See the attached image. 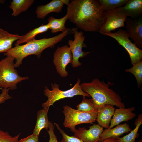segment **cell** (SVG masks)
Listing matches in <instances>:
<instances>
[{
  "label": "cell",
  "instance_id": "obj_1",
  "mask_svg": "<svg viewBox=\"0 0 142 142\" xmlns=\"http://www.w3.org/2000/svg\"><path fill=\"white\" fill-rule=\"evenodd\" d=\"M105 12L99 0H72L67 6L66 14L77 28L99 32L105 22Z\"/></svg>",
  "mask_w": 142,
  "mask_h": 142
},
{
  "label": "cell",
  "instance_id": "obj_2",
  "mask_svg": "<svg viewBox=\"0 0 142 142\" xmlns=\"http://www.w3.org/2000/svg\"><path fill=\"white\" fill-rule=\"evenodd\" d=\"M73 33V28H68L65 31L54 37L49 38L45 37L38 40L35 39L25 44L15 46L5 53L4 55L14 58L16 60L14 64L15 67H19L22 64L23 59L26 57L34 55L40 58L42 52L45 49L54 47L55 44L62 40L67 35Z\"/></svg>",
  "mask_w": 142,
  "mask_h": 142
},
{
  "label": "cell",
  "instance_id": "obj_3",
  "mask_svg": "<svg viewBox=\"0 0 142 142\" xmlns=\"http://www.w3.org/2000/svg\"><path fill=\"white\" fill-rule=\"evenodd\" d=\"M80 85L82 90L92 97L97 109L106 104L115 105L119 108H125L119 94L109 88V85L104 81L96 78L90 82H84Z\"/></svg>",
  "mask_w": 142,
  "mask_h": 142
},
{
  "label": "cell",
  "instance_id": "obj_4",
  "mask_svg": "<svg viewBox=\"0 0 142 142\" xmlns=\"http://www.w3.org/2000/svg\"><path fill=\"white\" fill-rule=\"evenodd\" d=\"M15 59L7 56L0 61V87L14 90L17 85L22 80L28 79V77H21L15 69Z\"/></svg>",
  "mask_w": 142,
  "mask_h": 142
},
{
  "label": "cell",
  "instance_id": "obj_5",
  "mask_svg": "<svg viewBox=\"0 0 142 142\" xmlns=\"http://www.w3.org/2000/svg\"><path fill=\"white\" fill-rule=\"evenodd\" d=\"M63 112L65 118L64 126L69 128L74 133L76 130L75 126L84 123L93 124L96 121L97 110L89 112H84L75 109L70 106H63Z\"/></svg>",
  "mask_w": 142,
  "mask_h": 142
},
{
  "label": "cell",
  "instance_id": "obj_6",
  "mask_svg": "<svg viewBox=\"0 0 142 142\" xmlns=\"http://www.w3.org/2000/svg\"><path fill=\"white\" fill-rule=\"evenodd\" d=\"M80 80L78 79L77 82L70 89L66 91H62L59 89V85L55 83L51 84L52 90L45 87L44 94L48 98V99L42 104L43 108H46L53 105L54 103L60 99L66 98L73 97L77 95L89 97L90 96L82 89L80 85Z\"/></svg>",
  "mask_w": 142,
  "mask_h": 142
},
{
  "label": "cell",
  "instance_id": "obj_7",
  "mask_svg": "<svg viewBox=\"0 0 142 142\" xmlns=\"http://www.w3.org/2000/svg\"><path fill=\"white\" fill-rule=\"evenodd\" d=\"M112 37L123 47L128 53L133 65L142 59V50L132 42L125 30L120 29L114 32L104 34Z\"/></svg>",
  "mask_w": 142,
  "mask_h": 142
},
{
  "label": "cell",
  "instance_id": "obj_8",
  "mask_svg": "<svg viewBox=\"0 0 142 142\" xmlns=\"http://www.w3.org/2000/svg\"><path fill=\"white\" fill-rule=\"evenodd\" d=\"M105 21L99 32L101 34L111 32L115 29L125 26V22L127 16L123 6L106 11Z\"/></svg>",
  "mask_w": 142,
  "mask_h": 142
},
{
  "label": "cell",
  "instance_id": "obj_9",
  "mask_svg": "<svg viewBox=\"0 0 142 142\" xmlns=\"http://www.w3.org/2000/svg\"><path fill=\"white\" fill-rule=\"evenodd\" d=\"M78 28H75L74 30V40H69L68 42L72 55V64L74 68L80 66L82 63L79 61V58L85 57L90 53L82 51L83 47H87V45L84 43L85 37L83 32L78 31Z\"/></svg>",
  "mask_w": 142,
  "mask_h": 142
},
{
  "label": "cell",
  "instance_id": "obj_10",
  "mask_svg": "<svg viewBox=\"0 0 142 142\" xmlns=\"http://www.w3.org/2000/svg\"><path fill=\"white\" fill-rule=\"evenodd\" d=\"M53 62L56 71L62 77H65L68 75L66 68L69 63H71L73 57L69 47L65 45L58 47L54 54Z\"/></svg>",
  "mask_w": 142,
  "mask_h": 142
},
{
  "label": "cell",
  "instance_id": "obj_11",
  "mask_svg": "<svg viewBox=\"0 0 142 142\" xmlns=\"http://www.w3.org/2000/svg\"><path fill=\"white\" fill-rule=\"evenodd\" d=\"M125 30L129 37L137 47L142 48V17L133 19L127 17L125 20Z\"/></svg>",
  "mask_w": 142,
  "mask_h": 142
},
{
  "label": "cell",
  "instance_id": "obj_12",
  "mask_svg": "<svg viewBox=\"0 0 142 142\" xmlns=\"http://www.w3.org/2000/svg\"><path fill=\"white\" fill-rule=\"evenodd\" d=\"M89 129L84 127L79 128L74 133V136L83 142H98L103 128L98 124L90 126Z\"/></svg>",
  "mask_w": 142,
  "mask_h": 142
},
{
  "label": "cell",
  "instance_id": "obj_13",
  "mask_svg": "<svg viewBox=\"0 0 142 142\" xmlns=\"http://www.w3.org/2000/svg\"><path fill=\"white\" fill-rule=\"evenodd\" d=\"M97 109L96 121L98 124L103 128H109V124L115 110L114 105L105 104L98 108Z\"/></svg>",
  "mask_w": 142,
  "mask_h": 142
},
{
  "label": "cell",
  "instance_id": "obj_14",
  "mask_svg": "<svg viewBox=\"0 0 142 142\" xmlns=\"http://www.w3.org/2000/svg\"><path fill=\"white\" fill-rule=\"evenodd\" d=\"M135 110L134 106L127 108H121L115 109L109 128H113L122 122H126L133 119L136 116V114L133 112Z\"/></svg>",
  "mask_w": 142,
  "mask_h": 142
},
{
  "label": "cell",
  "instance_id": "obj_15",
  "mask_svg": "<svg viewBox=\"0 0 142 142\" xmlns=\"http://www.w3.org/2000/svg\"><path fill=\"white\" fill-rule=\"evenodd\" d=\"M63 5L61 0H52L47 4L38 6L36 10L37 17L43 19L50 13L55 12L58 14L62 12Z\"/></svg>",
  "mask_w": 142,
  "mask_h": 142
},
{
  "label": "cell",
  "instance_id": "obj_16",
  "mask_svg": "<svg viewBox=\"0 0 142 142\" xmlns=\"http://www.w3.org/2000/svg\"><path fill=\"white\" fill-rule=\"evenodd\" d=\"M132 130L126 122L123 124H119L113 128L106 129L103 130L98 142L109 138L118 139L123 134L130 132Z\"/></svg>",
  "mask_w": 142,
  "mask_h": 142
},
{
  "label": "cell",
  "instance_id": "obj_17",
  "mask_svg": "<svg viewBox=\"0 0 142 142\" xmlns=\"http://www.w3.org/2000/svg\"><path fill=\"white\" fill-rule=\"evenodd\" d=\"M21 36L11 34L0 28V53H5L10 49L13 43L18 40Z\"/></svg>",
  "mask_w": 142,
  "mask_h": 142
},
{
  "label": "cell",
  "instance_id": "obj_18",
  "mask_svg": "<svg viewBox=\"0 0 142 142\" xmlns=\"http://www.w3.org/2000/svg\"><path fill=\"white\" fill-rule=\"evenodd\" d=\"M123 7L127 17L138 18L141 16L142 0H128Z\"/></svg>",
  "mask_w": 142,
  "mask_h": 142
},
{
  "label": "cell",
  "instance_id": "obj_19",
  "mask_svg": "<svg viewBox=\"0 0 142 142\" xmlns=\"http://www.w3.org/2000/svg\"><path fill=\"white\" fill-rule=\"evenodd\" d=\"M49 107L43 108L39 111L37 115L36 122L33 134L39 136L40 131L43 128L48 130L49 128V122L48 113Z\"/></svg>",
  "mask_w": 142,
  "mask_h": 142
},
{
  "label": "cell",
  "instance_id": "obj_20",
  "mask_svg": "<svg viewBox=\"0 0 142 142\" xmlns=\"http://www.w3.org/2000/svg\"><path fill=\"white\" fill-rule=\"evenodd\" d=\"M49 29V27L48 23L45 25L42 24L39 27L30 30L25 34L22 36L20 38L16 41L15 44V46L19 45L22 43H27L35 39L37 35L45 32Z\"/></svg>",
  "mask_w": 142,
  "mask_h": 142
},
{
  "label": "cell",
  "instance_id": "obj_21",
  "mask_svg": "<svg viewBox=\"0 0 142 142\" xmlns=\"http://www.w3.org/2000/svg\"><path fill=\"white\" fill-rule=\"evenodd\" d=\"M34 0H13L10 2L9 8L13 10L12 15L17 16L28 9L33 4Z\"/></svg>",
  "mask_w": 142,
  "mask_h": 142
},
{
  "label": "cell",
  "instance_id": "obj_22",
  "mask_svg": "<svg viewBox=\"0 0 142 142\" xmlns=\"http://www.w3.org/2000/svg\"><path fill=\"white\" fill-rule=\"evenodd\" d=\"M68 19L66 14L64 17L60 19H57L52 16L49 17L48 19V24L49 29L52 33H54L59 31L64 32L67 29L65 25L66 21Z\"/></svg>",
  "mask_w": 142,
  "mask_h": 142
},
{
  "label": "cell",
  "instance_id": "obj_23",
  "mask_svg": "<svg viewBox=\"0 0 142 142\" xmlns=\"http://www.w3.org/2000/svg\"><path fill=\"white\" fill-rule=\"evenodd\" d=\"M136 126L133 130L127 135L123 137L117 139L118 142H135L136 139L138 137L139 135L138 133V130L142 124V115L140 114L134 123Z\"/></svg>",
  "mask_w": 142,
  "mask_h": 142
},
{
  "label": "cell",
  "instance_id": "obj_24",
  "mask_svg": "<svg viewBox=\"0 0 142 142\" xmlns=\"http://www.w3.org/2000/svg\"><path fill=\"white\" fill-rule=\"evenodd\" d=\"M103 9L105 11L122 7L128 0H99Z\"/></svg>",
  "mask_w": 142,
  "mask_h": 142
},
{
  "label": "cell",
  "instance_id": "obj_25",
  "mask_svg": "<svg viewBox=\"0 0 142 142\" xmlns=\"http://www.w3.org/2000/svg\"><path fill=\"white\" fill-rule=\"evenodd\" d=\"M133 74L135 77L138 87L140 88L142 84V60L137 63L133 67L125 70Z\"/></svg>",
  "mask_w": 142,
  "mask_h": 142
},
{
  "label": "cell",
  "instance_id": "obj_26",
  "mask_svg": "<svg viewBox=\"0 0 142 142\" xmlns=\"http://www.w3.org/2000/svg\"><path fill=\"white\" fill-rule=\"evenodd\" d=\"M77 110L89 112L97 110L92 99H87L83 96L82 102L76 106Z\"/></svg>",
  "mask_w": 142,
  "mask_h": 142
},
{
  "label": "cell",
  "instance_id": "obj_27",
  "mask_svg": "<svg viewBox=\"0 0 142 142\" xmlns=\"http://www.w3.org/2000/svg\"><path fill=\"white\" fill-rule=\"evenodd\" d=\"M19 134L14 136H11L9 133L0 129V142H19Z\"/></svg>",
  "mask_w": 142,
  "mask_h": 142
},
{
  "label": "cell",
  "instance_id": "obj_28",
  "mask_svg": "<svg viewBox=\"0 0 142 142\" xmlns=\"http://www.w3.org/2000/svg\"><path fill=\"white\" fill-rule=\"evenodd\" d=\"M54 124L62 135V139L60 142H83L74 136H70L67 135L58 124L54 123Z\"/></svg>",
  "mask_w": 142,
  "mask_h": 142
},
{
  "label": "cell",
  "instance_id": "obj_29",
  "mask_svg": "<svg viewBox=\"0 0 142 142\" xmlns=\"http://www.w3.org/2000/svg\"><path fill=\"white\" fill-rule=\"evenodd\" d=\"M54 126L52 122L49 121V129L48 131L49 136V142H58L54 131Z\"/></svg>",
  "mask_w": 142,
  "mask_h": 142
},
{
  "label": "cell",
  "instance_id": "obj_30",
  "mask_svg": "<svg viewBox=\"0 0 142 142\" xmlns=\"http://www.w3.org/2000/svg\"><path fill=\"white\" fill-rule=\"evenodd\" d=\"M9 88L3 89H2V93L0 95V104L3 103L6 101L12 98V97L9 94Z\"/></svg>",
  "mask_w": 142,
  "mask_h": 142
},
{
  "label": "cell",
  "instance_id": "obj_31",
  "mask_svg": "<svg viewBox=\"0 0 142 142\" xmlns=\"http://www.w3.org/2000/svg\"><path fill=\"white\" fill-rule=\"evenodd\" d=\"M39 136L33 134L23 138L21 139L19 142H39Z\"/></svg>",
  "mask_w": 142,
  "mask_h": 142
},
{
  "label": "cell",
  "instance_id": "obj_32",
  "mask_svg": "<svg viewBox=\"0 0 142 142\" xmlns=\"http://www.w3.org/2000/svg\"><path fill=\"white\" fill-rule=\"evenodd\" d=\"M117 139L109 138L106 139L100 142H118Z\"/></svg>",
  "mask_w": 142,
  "mask_h": 142
},
{
  "label": "cell",
  "instance_id": "obj_33",
  "mask_svg": "<svg viewBox=\"0 0 142 142\" xmlns=\"http://www.w3.org/2000/svg\"><path fill=\"white\" fill-rule=\"evenodd\" d=\"M62 3L68 6L70 3V0H61Z\"/></svg>",
  "mask_w": 142,
  "mask_h": 142
},
{
  "label": "cell",
  "instance_id": "obj_34",
  "mask_svg": "<svg viewBox=\"0 0 142 142\" xmlns=\"http://www.w3.org/2000/svg\"><path fill=\"white\" fill-rule=\"evenodd\" d=\"M5 2L4 0H0V3L3 4Z\"/></svg>",
  "mask_w": 142,
  "mask_h": 142
},
{
  "label": "cell",
  "instance_id": "obj_35",
  "mask_svg": "<svg viewBox=\"0 0 142 142\" xmlns=\"http://www.w3.org/2000/svg\"><path fill=\"white\" fill-rule=\"evenodd\" d=\"M138 142H142V139H140V140L138 141Z\"/></svg>",
  "mask_w": 142,
  "mask_h": 142
}]
</instances>
